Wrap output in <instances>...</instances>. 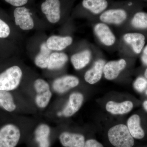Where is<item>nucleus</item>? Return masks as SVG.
<instances>
[{
	"label": "nucleus",
	"instance_id": "1",
	"mask_svg": "<svg viewBox=\"0 0 147 147\" xmlns=\"http://www.w3.org/2000/svg\"><path fill=\"white\" fill-rule=\"evenodd\" d=\"M141 6L136 0L118 3L109 7L98 16L100 22L107 24L120 25L126 21L130 13L139 10Z\"/></svg>",
	"mask_w": 147,
	"mask_h": 147
},
{
	"label": "nucleus",
	"instance_id": "2",
	"mask_svg": "<svg viewBox=\"0 0 147 147\" xmlns=\"http://www.w3.org/2000/svg\"><path fill=\"white\" fill-rule=\"evenodd\" d=\"M108 137L110 144L115 147H132L134 144V138L127 125L123 124L116 125L109 129Z\"/></svg>",
	"mask_w": 147,
	"mask_h": 147
},
{
	"label": "nucleus",
	"instance_id": "3",
	"mask_svg": "<svg viewBox=\"0 0 147 147\" xmlns=\"http://www.w3.org/2000/svg\"><path fill=\"white\" fill-rule=\"evenodd\" d=\"M23 76L22 69L11 66L0 73V90L13 92L19 86Z\"/></svg>",
	"mask_w": 147,
	"mask_h": 147
},
{
	"label": "nucleus",
	"instance_id": "4",
	"mask_svg": "<svg viewBox=\"0 0 147 147\" xmlns=\"http://www.w3.org/2000/svg\"><path fill=\"white\" fill-rule=\"evenodd\" d=\"M21 137V130L15 124L7 123L0 127V147H16Z\"/></svg>",
	"mask_w": 147,
	"mask_h": 147
},
{
	"label": "nucleus",
	"instance_id": "5",
	"mask_svg": "<svg viewBox=\"0 0 147 147\" xmlns=\"http://www.w3.org/2000/svg\"><path fill=\"white\" fill-rule=\"evenodd\" d=\"M34 87L36 93L35 97L36 105L41 109L46 108L53 96L50 85L44 79H38L35 81Z\"/></svg>",
	"mask_w": 147,
	"mask_h": 147
},
{
	"label": "nucleus",
	"instance_id": "6",
	"mask_svg": "<svg viewBox=\"0 0 147 147\" xmlns=\"http://www.w3.org/2000/svg\"><path fill=\"white\" fill-rule=\"evenodd\" d=\"M62 3L61 0H45L41 3V11L50 23L55 24L60 20Z\"/></svg>",
	"mask_w": 147,
	"mask_h": 147
},
{
	"label": "nucleus",
	"instance_id": "7",
	"mask_svg": "<svg viewBox=\"0 0 147 147\" xmlns=\"http://www.w3.org/2000/svg\"><path fill=\"white\" fill-rule=\"evenodd\" d=\"M14 21L16 26L24 30L33 28L34 22L30 9L25 6L16 7L13 11Z\"/></svg>",
	"mask_w": 147,
	"mask_h": 147
},
{
	"label": "nucleus",
	"instance_id": "8",
	"mask_svg": "<svg viewBox=\"0 0 147 147\" xmlns=\"http://www.w3.org/2000/svg\"><path fill=\"white\" fill-rule=\"evenodd\" d=\"M109 0H83L80 7L93 16H99L110 6Z\"/></svg>",
	"mask_w": 147,
	"mask_h": 147
},
{
	"label": "nucleus",
	"instance_id": "9",
	"mask_svg": "<svg viewBox=\"0 0 147 147\" xmlns=\"http://www.w3.org/2000/svg\"><path fill=\"white\" fill-rule=\"evenodd\" d=\"M79 84L78 77L73 75H65L55 79L53 82V89L57 93L63 94Z\"/></svg>",
	"mask_w": 147,
	"mask_h": 147
},
{
	"label": "nucleus",
	"instance_id": "10",
	"mask_svg": "<svg viewBox=\"0 0 147 147\" xmlns=\"http://www.w3.org/2000/svg\"><path fill=\"white\" fill-rule=\"evenodd\" d=\"M94 31L100 42L105 46L110 47L115 43V36L108 24L102 22L96 24Z\"/></svg>",
	"mask_w": 147,
	"mask_h": 147
},
{
	"label": "nucleus",
	"instance_id": "11",
	"mask_svg": "<svg viewBox=\"0 0 147 147\" xmlns=\"http://www.w3.org/2000/svg\"><path fill=\"white\" fill-rule=\"evenodd\" d=\"M84 100V96L82 93L74 92L69 95L68 101L65 106L62 115L69 117L76 114L82 107Z\"/></svg>",
	"mask_w": 147,
	"mask_h": 147
},
{
	"label": "nucleus",
	"instance_id": "12",
	"mask_svg": "<svg viewBox=\"0 0 147 147\" xmlns=\"http://www.w3.org/2000/svg\"><path fill=\"white\" fill-rule=\"evenodd\" d=\"M126 65V61L123 59L105 63L103 68L104 77L110 81L117 79L121 71L125 68Z\"/></svg>",
	"mask_w": 147,
	"mask_h": 147
},
{
	"label": "nucleus",
	"instance_id": "13",
	"mask_svg": "<svg viewBox=\"0 0 147 147\" xmlns=\"http://www.w3.org/2000/svg\"><path fill=\"white\" fill-rule=\"evenodd\" d=\"M105 61L99 59L95 62L92 67L84 74V79L89 84L93 85L99 82L103 74V68Z\"/></svg>",
	"mask_w": 147,
	"mask_h": 147
},
{
	"label": "nucleus",
	"instance_id": "14",
	"mask_svg": "<svg viewBox=\"0 0 147 147\" xmlns=\"http://www.w3.org/2000/svg\"><path fill=\"white\" fill-rule=\"evenodd\" d=\"M59 139L61 144L64 147H84L86 142L84 135L68 131L62 132Z\"/></svg>",
	"mask_w": 147,
	"mask_h": 147
},
{
	"label": "nucleus",
	"instance_id": "15",
	"mask_svg": "<svg viewBox=\"0 0 147 147\" xmlns=\"http://www.w3.org/2000/svg\"><path fill=\"white\" fill-rule=\"evenodd\" d=\"M123 38L125 42L129 45L136 54H140L144 47L146 38L142 34L127 33L123 35Z\"/></svg>",
	"mask_w": 147,
	"mask_h": 147
},
{
	"label": "nucleus",
	"instance_id": "16",
	"mask_svg": "<svg viewBox=\"0 0 147 147\" xmlns=\"http://www.w3.org/2000/svg\"><path fill=\"white\" fill-rule=\"evenodd\" d=\"M133 108V103L130 100L119 102L109 101L105 105L107 112L114 115H122L130 112Z\"/></svg>",
	"mask_w": 147,
	"mask_h": 147
},
{
	"label": "nucleus",
	"instance_id": "17",
	"mask_svg": "<svg viewBox=\"0 0 147 147\" xmlns=\"http://www.w3.org/2000/svg\"><path fill=\"white\" fill-rule=\"evenodd\" d=\"M73 42L71 36H52L47 40L46 43L51 50L62 51L69 46Z\"/></svg>",
	"mask_w": 147,
	"mask_h": 147
},
{
	"label": "nucleus",
	"instance_id": "18",
	"mask_svg": "<svg viewBox=\"0 0 147 147\" xmlns=\"http://www.w3.org/2000/svg\"><path fill=\"white\" fill-rule=\"evenodd\" d=\"M51 129L45 123L39 124L34 131V137L39 147H50Z\"/></svg>",
	"mask_w": 147,
	"mask_h": 147
},
{
	"label": "nucleus",
	"instance_id": "19",
	"mask_svg": "<svg viewBox=\"0 0 147 147\" xmlns=\"http://www.w3.org/2000/svg\"><path fill=\"white\" fill-rule=\"evenodd\" d=\"M17 105L12 92L0 90V109L12 113L17 109Z\"/></svg>",
	"mask_w": 147,
	"mask_h": 147
},
{
	"label": "nucleus",
	"instance_id": "20",
	"mask_svg": "<svg viewBox=\"0 0 147 147\" xmlns=\"http://www.w3.org/2000/svg\"><path fill=\"white\" fill-rule=\"evenodd\" d=\"M127 127L129 133L134 139H141L144 138L145 132L141 125V119L138 115H132L127 121Z\"/></svg>",
	"mask_w": 147,
	"mask_h": 147
},
{
	"label": "nucleus",
	"instance_id": "21",
	"mask_svg": "<svg viewBox=\"0 0 147 147\" xmlns=\"http://www.w3.org/2000/svg\"><path fill=\"white\" fill-rule=\"evenodd\" d=\"M92 52L89 50H85L74 54L71 57V62L76 70H80L86 66L90 61Z\"/></svg>",
	"mask_w": 147,
	"mask_h": 147
},
{
	"label": "nucleus",
	"instance_id": "22",
	"mask_svg": "<svg viewBox=\"0 0 147 147\" xmlns=\"http://www.w3.org/2000/svg\"><path fill=\"white\" fill-rule=\"evenodd\" d=\"M68 60L65 53H54L50 55L47 68L49 70H58L62 68Z\"/></svg>",
	"mask_w": 147,
	"mask_h": 147
},
{
	"label": "nucleus",
	"instance_id": "23",
	"mask_svg": "<svg viewBox=\"0 0 147 147\" xmlns=\"http://www.w3.org/2000/svg\"><path fill=\"white\" fill-rule=\"evenodd\" d=\"M51 50L47 47L46 42H43L40 47V51L35 58L36 65L41 69L47 68L51 55Z\"/></svg>",
	"mask_w": 147,
	"mask_h": 147
},
{
	"label": "nucleus",
	"instance_id": "24",
	"mask_svg": "<svg viewBox=\"0 0 147 147\" xmlns=\"http://www.w3.org/2000/svg\"><path fill=\"white\" fill-rule=\"evenodd\" d=\"M131 24L132 27L138 29H147V13L138 10L133 13Z\"/></svg>",
	"mask_w": 147,
	"mask_h": 147
},
{
	"label": "nucleus",
	"instance_id": "25",
	"mask_svg": "<svg viewBox=\"0 0 147 147\" xmlns=\"http://www.w3.org/2000/svg\"><path fill=\"white\" fill-rule=\"evenodd\" d=\"M134 87L137 91L142 92L147 87V80L143 77H139L134 81Z\"/></svg>",
	"mask_w": 147,
	"mask_h": 147
},
{
	"label": "nucleus",
	"instance_id": "26",
	"mask_svg": "<svg viewBox=\"0 0 147 147\" xmlns=\"http://www.w3.org/2000/svg\"><path fill=\"white\" fill-rule=\"evenodd\" d=\"M10 33V28L8 25L0 18V38H7Z\"/></svg>",
	"mask_w": 147,
	"mask_h": 147
},
{
	"label": "nucleus",
	"instance_id": "27",
	"mask_svg": "<svg viewBox=\"0 0 147 147\" xmlns=\"http://www.w3.org/2000/svg\"><path fill=\"white\" fill-rule=\"evenodd\" d=\"M7 3L16 7L24 6L28 2V0H5Z\"/></svg>",
	"mask_w": 147,
	"mask_h": 147
},
{
	"label": "nucleus",
	"instance_id": "28",
	"mask_svg": "<svg viewBox=\"0 0 147 147\" xmlns=\"http://www.w3.org/2000/svg\"><path fill=\"white\" fill-rule=\"evenodd\" d=\"M84 147H104L103 145L94 139H89L85 142Z\"/></svg>",
	"mask_w": 147,
	"mask_h": 147
},
{
	"label": "nucleus",
	"instance_id": "29",
	"mask_svg": "<svg viewBox=\"0 0 147 147\" xmlns=\"http://www.w3.org/2000/svg\"><path fill=\"white\" fill-rule=\"evenodd\" d=\"M141 59L143 63L147 65V45L145 46L143 50V54L141 57Z\"/></svg>",
	"mask_w": 147,
	"mask_h": 147
},
{
	"label": "nucleus",
	"instance_id": "30",
	"mask_svg": "<svg viewBox=\"0 0 147 147\" xmlns=\"http://www.w3.org/2000/svg\"><path fill=\"white\" fill-rule=\"evenodd\" d=\"M143 106L145 110L147 112V100H145L143 103Z\"/></svg>",
	"mask_w": 147,
	"mask_h": 147
},
{
	"label": "nucleus",
	"instance_id": "31",
	"mask_svg": "<svg viewBox=\"0 0 147 147\" xmlns=\"http://www.w3.org/2000/svg\"><path fill=\"white\" fill-rule=\"evenodd\" d=\"M144 75L146 78L147 79V68L146 69L145 71Z\"/></svg>",
	"mask_w": 147,
	"mask_h": 147
},
{
	"label": "nucleus",
	"instance_id": "32",
	"mask_svg": "<svg viewBox=\"0 0 147 147\" xmlns=\"http://www.w3.org/2000/svg\"><path fill=\"white\" fill-rule=\"evenodd\" d=\"M146 94L147 95V90H146Z\"/></svg>",
	"mask_w": 147,
	"mask_h": 147
}]
</instances>
